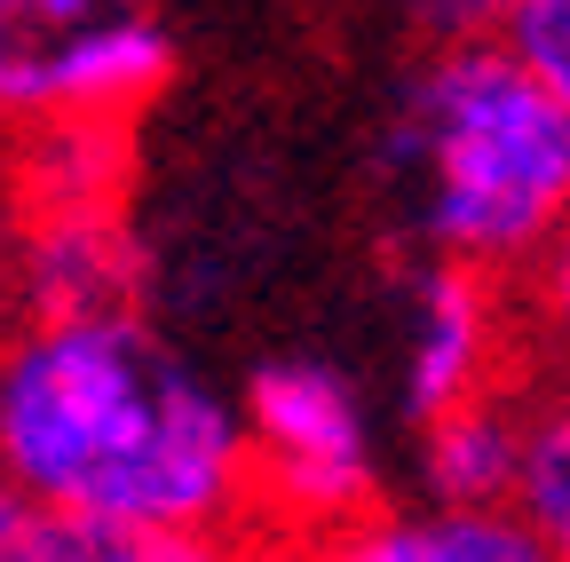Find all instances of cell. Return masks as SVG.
<instances>
[{"label": "cell", "mask_w": 570, "mask_h": 562, "mask_svg": "<svg viewBox=\"0 0 570 562\" xmlns=\"http://www.w3.org/2000/svg\"><path fill=\"white\" fill-rule=\"evenodd\" d=\"M238 436H246V500L262 491L277 546L325 539L373 507V428L333 365L309 357L262 365L238 412Z\"/></svg>", "instance_id": "277c9868"}, {"label": "cell", "mask_w": 570, "mask_h": 562, "mask_svg": "<svg viewBox=\"0 0 570 562\" xmlns=\"http://www.w3.org/2000/svg\"><path fill=\"white\" fill-rule=\"evenodd\" d=\"M491 48L515 63V72H531L539 88L570 96V0H515L508 17H499Z\"/></svg>", "instance_id": "8fae6325"}, {"label": "cell", "mask_w": 570, "mask_h": 562, "mask_svg": "<svg viewBox=\"0 0 570 562\" xmlns=\"http://www.w3.org/2000/svg\"><path fill=\"white\" fill-rule=\"evenodd\" d=\"M396 144L420 167V223L444 262L499 277L554 238L570 198V96L515 72L491 40L420 63Z\"/></svg>", "instance_id": "7a4b0ae2"}, {"label": "cell", "mask_w": 570, "mask_h": 562, "mask_svg": "<svg viewBox=\"0 0 570 562\" xmlns=\"http://www.w3.org/2000/svg\"><path fill=\"white\" fill-rule=\"evenodd\" d=\"M24 294L32 325H104L135 317L142 294V254L119 230V215H40L24 238Z\"/></svg>", "instance_id": "8992f818"}, {"label": "cell", "mask_w": 570, "mask_h": 562, "mask_svg": "<svg viewBox=\"0 0 570 562\" xmlns=\"http://www.w3.org/2000/svg\"><path fill=\"white\" fill-rule=\"evenodd\" d=\"M508 515L547 554H562V539H570V428H562V412H539L531 428H523V460H515V483H508Z\"/></svg>", "instance_id": "30bf717a"}, {"label": "cell", "mask_w": 570, "mask_h": 562, "mask_svg": "<svg viewBox=\"0 0 570 562\" xmlns=\"http://www.w3.org/2000/svg\"><path fill=\"white\" fill-rule=\"evenodd\" d=\"M523 428L531 420L508 412V396H475L444 420L420 428V475L436 491V507L452 515H508V483H515V460H523Z\"/></svg>", "instance_id": "ba28073f"}, {"label": "cell", "mask_w": 570, "mask_h": 562, "mask_svg": "<svg viewBox=\"0 0 570 562\" xmlns=\"http://www.w3.org/2000/svg\"><path fill=\"white\" fill-rule=\"evenodd\" d=\"M175 72L159 0H0V119L119 127Z\"/></svg>", "instance_id": "3957f363"}, {"label": "cell", "mask_w": 570, "mask_h": 562, "mask_svg": "<svg viewBox=\"0 0 570 562\" xmlns=\"http://www.w3.org/2000/svg\"><path fill=\"white\" fill-rule=\"evenodd\" d=\"M285 562H562L547 554L515 515H452V507H428V515H356L325 539H294L277 546Z\"/></svg>", "instance_id": "52a82bcc"}, {"label": "cell", "mask_w": 570, "mask_h": 562, "mask_svg": "<svg viewBox=\"0 0 570 562\" xmlns=\"http://www.w3.org/2000/svg\"><path fill=\"white\" fill-rule=\"evenodd\" d=\"M508 9H515V0H404V17L436 40V48H475V40H491Z\"/></svg>", "instance_id": "7c38bea8"}, {"label": "cell", "mask_w": 570, "mask_h": 562, "mask_svg": "<svg viewBox=\"0 0 570 562\" xmlns=\"http://www.w3.org/2000/svg\"><path fill=\"white\" fill-rule=\"evenodd\" d=\"M0 483L40 515L230 531L246 515V436L142 317L24 325L0 348Z\"/></svg>", "instance_id": "6da1fadb"}, {"label": "cell", "mask_w": 570, "mask_h": 562, "mask_svg": "<svg viewBox=\"0 0 570 562\" xmlns=\"http://www.w3.org/2000/svg\"><path fill=\"white\" fill-rule=\"evenodd\" d=\"M40 562H269L238 531H127V523H80L48 515Z\"/></svg>", "instance_id": "9c48e42d"}, {"label": "cell", "mask_w": 570, "mask_h": 562, "mask_svg": "<svg viewBox=\"0 0 570 562\" xmlns=\"http://www.w3.org/2000/svg\"><path fill=\"white\" fill-rule=\"evenodd\" d=\"M491 365H499V277L436 262L420 277V333H412L404 412L428 428V420L491 396Z\"/></svg>", "instance_id": "5b68a950"}, {"label": "cell", "mask_w": 570, "mask_h": 562, "mask_svg": "<svg viewBox=\"0 0 570 562\" xmlns=\"http://www.w3.org/2000/svg\"><path fill=\"white\" fill-rule=\"evenodd\" d=\"M40 507L24 500V491L0 483V562H40Z\"/></svg>", "instance_id": "4fadbf2b"}]
</instances>
